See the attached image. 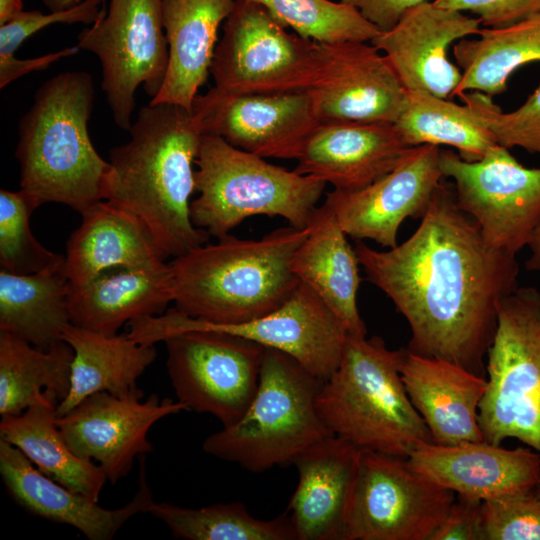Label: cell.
<instances>
[{"instance_id": "obj_45", "label": "cell", "mask_w": 540, "mask_h": 540, "mask_svg": "<svg viewBox=\"0 0 540 540\" xmlns=\"http://www.w3.org/2000/svg\"><path fill=\"white\" fill-rule=\"evenodd\" d=\"M22 11V0H0V26L16 18Z\"/></svg>"}, {"instance_id": "obj_40", "label": "cell", "mask_w": 540, "mask_h": 540, "mask_svg": "<svg viewBox=\"0 0 540 540\" xmlns=\"http://www.w3.org/2000/svg\"><path fill=\"white\" fill-rule=\"evenodd\" d=\"M105 1L83 0L69 9L48 14L39 10L22 11L16 18L0 26V56L14 55L27 38L51 24H93L100 16Z\"/></svg>"}, {"instance_id": "obj_17", "label": "cell", "mask_w": 540, "mask_h": 540, "mask_svg": "<svg viewBox=\"0 0 540 540\" xmlns=\"http://www.w3.org/2000/svg\"><path fill=\"white\" fill-rule=\"evenodd\" d=\"M141 389L127 395L98 392L57 417L60 433L79 457L94 460L107 481L115 484L131 470L134 460L153 450L148 432L160 419L187 407L179 400H142Z\"/></svg>"}, {"instance_id": "obj_32", "label": "cell", "mask_w": 540, "mask_h": 540, "mask_svg": "<svg viewBox=\"0 0 540 540\" xmlns=\"http://www.w3.org/2000/svg\"><path fill=\"white\" fill-rule=\"evenodd\" d=\"M477 35L453 45L462 77L451 97L469 91L501 94L517 69L540 62V13L505 27L480 28Z\"/></svg>"}, {"instance_id": "obj_4", "label": "cell", "mask_w": 540, "mask_h": 540, "mask_svg": "<svg viewBox=\"0 0 540 540\" xmlns=\"http://www.w3.org/2000/svg\"><path fill=\"white\" fill-rule=\"evenodd\" d=\"M95 97L84 71L57 74L37 90L18 126L20 189L38 205L54 202L82 213L104 200L110 163L88 132Z\"/></svg>"}, {"instance_id": "obj_2", "label": "cell", "mask_w": 540, "mask_h": 540, "mask_svg": "<svg viewBox=\"0 0 540 540\" xmlns=\"http://www.w3.org/2000/svg\"><path fill=\"white\" fill-rule=\"evenodd\" d=\"M130 139L109 153L104 200L136 215L167 259L208 243L190 215L193 165L202 129L192 111L169 103L142 107Z\"/></svg>"}, {"instance_id": "obj_31", "label": "cell", "mask_w": 540, "mask_h": 540, "mask_svg": "<svg viewBox=\"0 0 540 540\" xmlns=\"http://www.w3.org/2000/svg\"><path fill=\"white\" fill-rule=\"evenodd\" d=\"M46 400L21 414L2 416L0 439L20 450L44 475L95 501L107 478L98 464L77 456L62 437L56 408Z\"/></svg>"}, {"instance_id": "obj_3", "label": "cell", "mask_w": 540, "mask_h": 540, "mask_svg": "<svg viewBox=\"0 0 540 540\" xmlns=\"http://www.w3.org/2000/svg\"><path fill=\"white\" fill-rule=\"evenodd\" d=\"M307 233L289 225L256 240L228 234L174 257V307L216 324L245 323L276 310L300 283L291 260Z\"/></svg>"}, {"instance_id": "obj_11", "label": "cell", "mask_w": 540, "mask_h": 540, "mask_svg": "<svg viewBox=\"0 0 540 540\" xmlns=\"http://www.w3.org/2000/svg\"><path fill=\"white\" fill-rule=\"evenodd\" d=\"M91 25L78 34L77 46L98 57L114 122L129 131L137 88L154 98L168 68L161 0H109Z\"/></svg>"}, {"instance_id": "obj_5", "label": "cell", "mask_w": 540, "mask_h": 540, "mask_svg": "<svg viewBox=\"0 0 540 540\" xmlns=\"http://www.w3.org/2000/svg\"><path fill=\"white\" fill-rule=\"evenodd\" d=\"M406 349L382 338L348 335L340 362L316 400L330 431L359 450L402 458L433 443L401 378Z\"/></svg>"}, {"instance_id": "obj_9", "label": "cell", "mask_w": 540, "mask_h": 540, "mask_svg": "<svg viewBox=\"0 0 540 540\" xmlns=\"http://www.w3.org/2000/svg\"><path fill=\"white\" fill-rule=\"evenodd\" d=\"M315 70V41L287 31L261 3L235 0L210 67L215 88L235 94L306 91Z\"/></svg>"}, {"instance_id": "obj_20", "label": "cell", "mask_w": 540, "mask_h": 540, "mask_svg": "<svg viewBox=\"0 0 540 540\" xmlns=\"http://www.w3.org/2000/svg\"><path fill=\"white\" fill-rule=\"evenodd\" d=\"M141 458L138 490L124 506L107 509L41 473L16 447L0 439V475L11 497L30 513L79 530L89 540H110L154 501Z\"/></svg>"}, {"instance_id": "obj_15", "label": "cell", "mask_w": 540, "mask_h": 540, "mask_svg": "<svg viewBox=\"0 0 540 540\" xmlns=\"http://www.w3.org/2000/svg\"><path fill=\"white\" fill-rule=\"evenodd\" d=\"M315 59L306 91L320 123L397 120L407 90L371 42H315Z\"/></svg>"}, {"instance_id": "obj_29", "label": "cell", "mask_w": 540, "mask_h": 540, "mask_svg": "<svg viewBox=\"0 0 540 540\" xmlns=\"http://www.w3.org/2000/svg\"><path fill=\"white\" fill-rule=\"evenodd\" d=\"M62 340L71 346L70 389L56 408L61 417L98 392L127 395L139 390L137 380L157 356L153 344L138 343L128 334L104 335L70 323Z\"/></svg>"}, {"instance_id": "obj_35", "label": "cell", "mask_w": 540, "mask_h": 540, "mask_svg": "<svg viewBox=\"0 0 540 540\" xmlns=\"http://www.w3.org/2000/svg\"><path fill=\"white\" fill-rule=\"evenodd\" d=\"M175 538L186 540H297L287 513L272 520L252 516L240 502L186 508L153 501L148 512Z\"/></svg>"}, {"instance_id": "obj_48", "label": "cell", "mask_w": 540, "mask_h": 540, "mask_svg": "<svg viewBox=\"0 0 540 540\" xmlns=\"http://www.w3.org/2000/svg\"><path fill=\"white\" fill-rule=\"evenodd\" d=\"M535 494L540 498V481L534 489Z\"/></svg>"}, {"instance_id": "obj_16", "label": "cell", "mask_w": 540, "mask_h": 540, "mask_svg": "<svg viewBox=\"0 0 540 540\" xmlns=\"http://www.w3.org/2000/svg\"><path fill=\"white\" fill-rule=\"evenodd\" d=\"M203 134L263 158L295 159L320 125L307 91L235 94L215 87L194 99Z\"/></svg>"}, {"instance_id": "obj_14", "label": "cell", "mask_w": 540, "mask_h": 540, "mask_svg": "<svg viewBox=\"0 0 540 540\" xmlns=\"http://www.w3.org/2000/svg\"><path fill=\"white\" fill-rule=\"evenodd\" d=\"M163 342L177 400L187 410L213 415L222 426L238 421L257 390L265 347L216 330L185 331Z\"/></svg>"}, {"instance_id": "obj_28", "label": "cell", "mask_w": 540, "mask_h": 540, "mask_svg": "<svg viewBox=\"0 0 540 540\" xmlns=\"http://www.w3.org/2000/svg\"><path fill=\"white\" fill-rule=\"evenodd\" d=\"M174 301L169 263L158 268H115L72 287L71 323L104 335H116L124 324L162 314Z\"/></svg>"}, {"instance_id": "obj_36", "label": "cell", "mask_w": 540, "mask_h": 540, "mask_svg": "<svg viewBox=\"0 0 540 540\" xmlns=\"http://www.w3.org/2000/svg\"><path fill=\"white\" fill-rule=\"evenodd\" d=\"M284 26L318 43L370 42L381 31L350 4L330 0H255Z\"/></svg>"}, {"instance_id": "obj_26", "label": "cell", "mask_w": 540, "mask_h": 540, "mask_svg": "<svg viewBox=\"0 0 540 540\" xmlns=\"http://www.w3.org/2000/svg\"><path fill=\"white\" fill-rule=\"evenodd\" d=\"M235 0H161L169 61L159 93L151 104L169 103L192 111L194 99L207 81L218 31Z\"/></svg>"}, {"instance_id": "obj_13", "label": "cell", "mask_w": 540, "mask_h": 540, "mask_svg": "<svg viewBox=\"0 0 540 540\" xmlns=\"http://www.w3.org/2000/svg\"><path fill=\"white\" fill-rule=\"evenodd\" d=\"M439 168L491 247L516 255L529 245L540 224V168L525 167L499 144L478 161L440 149Z\"/></svg>"}, {"instance_id": "obj_19", "label": "cell", "mask_w": 540, "mask_h": 540, "mask_svg": "<svg viewBox=\"0 0 540 540\" xmlns=\"http://www.w3.org/2000/svg\"><path fill=\"white\" fill-rule=\"evenodd\" d=\"M480 25L478 18L427 1L408 10L392 29L370 42L386 56L407 91L449 98L462 77L449 59V48L477 35Z\"/></svg>"}, {"instance_id": "obj_8", "label": "cell", "mask_w": 540, "mask_h": 540, "mask_svg": "<svg viewBox=\"0 0 540 540\" xmlns=\"http://www.w3.org/2000/svg\"><path fill=\"white\" fill-rule=\"evenodd\" d=\"M479 406L484 441L514 438L540 453V292L518 287L501 303Z\"/></svg>"}, {"instance_id": "obj_12", "label": "cell", "mask_w": 540, "mask_h": 540, "mask_svg": "<svg viewBox=\"0 0 540 540\" xmlns=\"http://www.w3.org/2000/svg\"><path fill=\"white\" fill-rule=\"evenodd\" d=\"M455 498L407 458L361 450L343 540H430Z\"/></svg>"}, {"instance_id": "obj_37", "label": "cell", "mask_w": 540, "mask_h": 540, "mask_svg": "<svg viewBox=\"0 0 540 540\" xmlns=\"http://www.w3.org/2000/svg\"><path fill=\"white\" fill-rule=\"evenodd\" d=\"M38 203L23 190H0V266L15 274H32L64 257L43 246L33 235L30 217Z\"/></svg>"}, {"instance_id": "obj_46", "label": "cell", "mask_w": 540, "mask_h": 540, "mask_svg": "<svg viewBox=\"0 0 540 540\" xmlns=\"http://www.w3.org/2000/svg\"><path fill=\"white\" fill-rule=\"evenodd\" d=\"M528 246L531 250V256L526 261L525 267L529 271H540V224L536 228Z\"/></svg>"}, {"instance_id": "obj_7", "label": "cell", "mask_w": 540, "mask_h": 540, "mask_svg": "<svg viewBox=\"0 0 540 540\" xmlns=\"http://www.w3.org/2000/svg\"><path fill=\"white\" fill-rule=\"evenodd\" d=\"M195 165L198 197L191 201V220L216 238L257 215L280 216L306 228L327 185L210 134L202 136Z\"/></svg>"}, {"instance_id": "obj_30", "label": "cell", "mask_w": 540, "mask_h": 540, "mask_svg": "<svg viewBox=\"0 0 540 540\" xmlns=\"http://www.w3.org/2000/svg\"><path fill=\"white\" fill-rule=\"evenodd\" d=\"M71 283L65 256L32 274L0 271V331L14 334L35 347L49 349L63 341L71 323Z\"/></svg>"}, {"instance_id": "obj_43", "label": "cell", "mask_w": 540, "mask_h": 540, "mask_svg": "<svg viewBox=\"0 0 540 540\" xmlns=\"http://www.w3.org/2000/svg\"><path fill=\"white\" fill-rule=\"evenodd\" d=\"M355 7L381 32L392 29L411 8L429 0H341Z\"/></svg>"}, {"instance_id": "obj_18", "label": "cell", "mask_w": 540, "mask_h": 540, "mask_svg": "<svg viewBox=\"0 0 540 540\" xmlns=\"http://www.w3.org/2000/svg\"><path fill=\"white\" fill-rule=\"evenodd\" d=\"M440 148L412 147L388 174L354 191L328 192L325 204L347 236L368 239L393 248L406 218H422L444 178L439 168Z\"/></svg>"}, {"instance_id": "obj_1", "label": "cell", "mask_w": 540, "mask_h": 540, "mask_svg": "<svg viewBox=\"0 0 540 540\" xmlns=\"http://www.w3.org/2000/svg\"><path fill=\"white\" fill-rule=\"evenodd\" d=\"M369 282L411 329L407 350L485 376L502 301L519 286L515 255L491 247L443 178L413 234L379 251L354 246Z\"/></svg>"}, {"instance_id": "obj_42", "label": "cell", "mask_w": 540, "mask_h": 540, "mask_svg": "<svg viewBox=\"0 0 540 540\" xmlns=\"http://www.w3.org/2000/svg\"><path fill=\"white\" fill-rule=\"evenodd\" d=\"M481 504L480 499L456 495L430 540H479Z\"/></svg>"}, {"instance_id": "obj_39", "label": "cell", "mask_w": 540, "mask_h": 540, "mask_svg": "<svg viewBox=\"0 0 540 540\" xmlns=\"http://www.w3.org/2000/svg\"><path fill=\"white\" fill-rule=\"evenodd\" d=\"M479 540H540V498L534 490L483 500Z\"/></svg>"}, {"instance_id": "obj_34", "label": "cell", "mask_w": 540, "mask_h": 540, "mask_svg": "<svg viewBox=\"0 0 540 540\" xmlns=\"http://www.w3.org/2000/svg\"><path fill=\"white\" fill-rule=\"evenodd\" d=\"M394 124L410 147L450 146L466 161L480 160L497 145L491 131L468 105L422 91H407Z\"/></svg>"}, {"instance_id": "obj_24", "label": "cell", "mask_w": 540, "mask_h": 540, "mask_svg": "<svg viewBox=\"0 0 540 540\" xmlns=\"http://www.w3.org/2000/svg\"><path fill=\"white\" fill-rule=\"evenodd\" d=\"M401 378L437 445L483 441L479 406L487 378L453 362L406 349Z\"/></svg>"}, {"instance_id": "obj_6", "label": "cell", "mask_w": 540, "mask_h": 540, "mask_svg": "<svg viewBox=\"0 0 540 540\" xmlns=\"http://www.w3.org/2000/svg\"><path fill=\"white\" fill-rule=\"evenodd\" d=\"M323 383L289 355L265 348L250 405L238 421L204 440V452L253 473L292 464L302 451L334 435L316 406Z\"/></svg>"}, {"instance_id": "obj_25", "label": "cell", "mask_w": 540, "mask_h": 540, "mask_svg": "<svg viewBox=\"0 0 540 540\" xmlns=\"http://www.w3.org/2000/svg\"><path fill=\"white\" fill-rule=\"evenodd\" d=\"M80 214L81 224L70 235L64 255L72 287L115 268H158L167 264L147 226L123 207L100 200Z\"/></svg>"}, {"instance_id": "obj_21", "label": "cell", "mask_w": 540, "mask_h": 540, "mask_svg": "<svg viewBox=\"0 0 540 540\" xmlns=\"http://www.w3.org/2000/svg\"><path fill=\"white\" fill-rule=\"evenodd\" d=\"M411 148L394 123H321L304 142L294 170L335 190L354 191L391 172Z\"/></svg>"}, {"instance_id": "obj_10", "label": "cell", "mask_w": 540, "mask_h": 540, "mask_svg": "<svg viewBox=\"0 0 540 540\" xmlns=\"http://www.w3.org/2000/svg\"><path fill=\"white\" fill-rule=\"evenodd\" d=\"M191 330L228 332L281 351L322 382L337 368L349 335L321 298L301 282L276 310L245 323L216 324L173 307L132 324L133 337L146 344H156Z\"/></svg>"}, {"instance_id": "obj_41", "label": "cell", "mask_w": 540, "mask_h": 540, "mask_svg": "<svg viewBox=\"0 0 540 540\" xmlns=\"http://www.w3.org/2000/svg\"><path fill=\"white\" fill-rule=\"evenodd\" d=\"M437 6L478 16L490 28L505 27L540 13V0H434Z\"/></svg>"}, {"instance_id": "obj_44", "label": "cell", "mask_w": 540, "mask_h": 540, "mask_svg": "<svg viewBox=\"0 0 540 540\" xmlns=\"http://www.w3.org/2000/svg\"><path fill=\"white\" fill-rule=\"evenodd\" d=\"M78 46L49 53L31 59H18L14 55L0 56V87L4 88L15 79L27 73L47 69L52 63L78 53Z\"/></svg>"}, {"instance_id": "obj_22", "label": "cell", "mask_w": 540, "mask_h": 540, "mask_svg": "<svg viewBox=\"0 0 540 540\" xmlns=\"http://www.w3.org/2000/svg\"><path fill=\"white\" fill-rule=\"evenodd\" d=\"M410 465L456 495L487 500L534 490L540 481V453L506 449L486 441L425 444L407 458Z\"/></svg>"}, {"instance_id": "obj_47", "label": "cell", "mask_w": 540, "mask_h": 540, "mask_svg": "<svg viewBox=\"0 0 540 540\" xmlns=\"http://www.w3.org/2000/svg\"><path fill=\"white\" fill-rule=\"evenodd\" d=\"M42 3L50 10V12L62 11L69 9L83 0H41Z\"/></svg>"}, {"instance_id": "obj_33", "label": "cell", "mask_w": 540, "mask_h": 540, "mask_svg": "<svg viewBox=\"0 0 540 540\" xmlns=\"http://www.w3.org/2000/svg\"><path fill=\"white\" fill-rule=\"evenodd\" d=\"M73 349L60 341L40 349L0 331V415H18L46 400L58 404L70 389Z\"/></svg>"}, {"instance_id": "obj_27", "label": "cell", "mask_w": 540, "mask_h": 540, "mask_svg": "<svg viewBox=\"0 0 540 540\" xmlns=\"http://www.w3.org/2000/svg\"><path fill=\"white\" fill-rule=\"evenodd\" d=\"M307 228L291 260L293 274L321 298L350 335L366 336L357 306L361 266L347 234L325 203L314 210Z\"/></svg>"}, {"instance_id": "obj_23", "label": "cell", "mask_w": 540, "mask_h": 540, "mask_svg": "<svg viewBox=\"0 0 540 540\" xmlns=\"http://www.w3.org/2000/svg\"><path fill=\"white\" fill-rule=\"evenodd\" d=\"M360 451L333 435L294 459L298 484L286 513L297 540H343Z\"/></svg>"}, {"instance_id": "obj_38", "label": "cell", "mask_w": 540, "mask_h": 540, "mask_svg": "<svg viewBox=\"0 0 540 540\" xmlns=\"http://www.w3.org/2000/svg\"><path fill=\"white\" fill-rule=\"evenodd\" d=\"M493 134L497 144L520 147L540 155V83L526 101L511 112H503L492 97L471 91L459 95Z\"/></svg>"}]
</instances>
